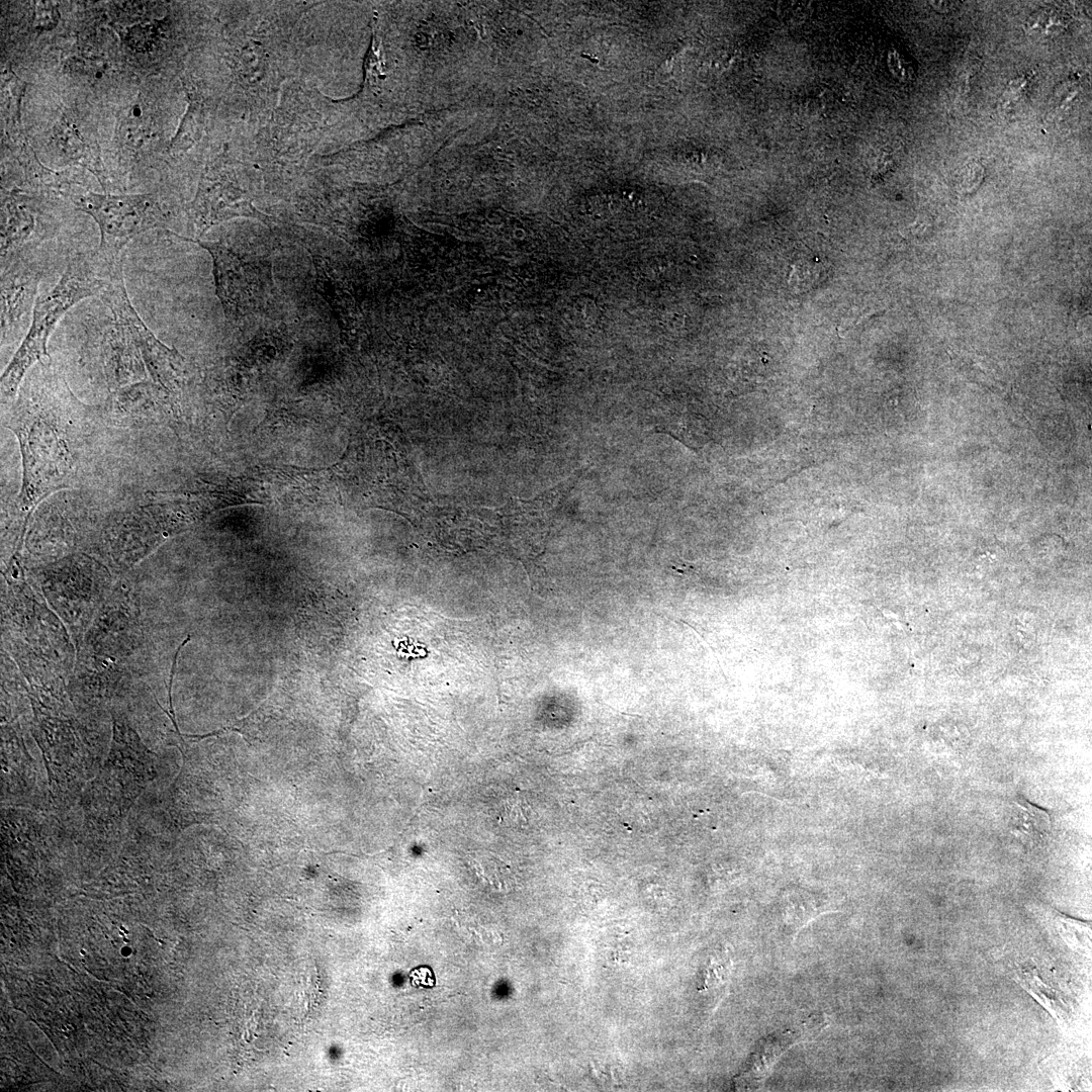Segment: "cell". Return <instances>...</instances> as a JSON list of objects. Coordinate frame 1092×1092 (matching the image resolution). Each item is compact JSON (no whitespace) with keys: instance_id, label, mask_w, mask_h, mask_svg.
I'll list each match as a JSON object with an SVG mask.
<instances>
[{"instance_id":"cell-1","label":"cell","mask_w":1092,"mask_h":1092,"mask_svg":"<svg viewBox=\"0 0 1092 1092\" xmlns=\"http://www.w3.org/2000/svg\"><path fill=\"white\" fill-rule=\"evenodd\" d=\"M91 413L42 361L23 382L8 424L22 455V510L73 484L85 433L80 420Z\"/></svg>"},{"instance_id":"cell-2","label":"cell","mask_w":1092,"mask_h":1092,"mask_svg":"<svg viewBox=\"0 0 1092 1092\" xmlns=\"http://www.w3.org/2000/svg\"><path fill=\"white\" fill-rule=\"evenodd\" d=\"M110 265L96 252L92 256H76L57 285L35 299L28 332L1 376L2 401L12 400L28 369L49 356L48 341L69 308L86 297L100 294Z\"/></svg>"},{"instance_id":"cell-3","label":"cell","mask_w":1092,"mask_h":1092,"mask_svg":"<svg viewBox=\"0 0 1092 1092\" xmlns=\"http://www.w3.org/2000/svg\"><path fill=\"white\" fill-rule=\"evenodd\" d=\"M77 209L91 215L100 230L96 251L107 263L120 259L123 248L134 237L163 223L158 199L151 194L105 195L87 193L72 198Z\"/></svg>"},{"instance_id":"cell-4","label":"cell","mask_w":1092,"mask_h":1092,"mask_svg":"<svg viewBox=\"0 0 1092 1092\" xmlns=\"http://www.w3.org/2000/svg\"><path fill=\"white\" fill-rule=\"evenodd\" d=\"M122 259L110 265L99 296L110 309L113 325L139 350L152 381L173 394L182 374L183 357L159 341L139 316L125 290Z\"/></svg>"},{"instance_id":"cell-5","label":"cell","mask_w":1092,"mask_h":1092,"mask_svg":"<svg viewBox=\"0 0 1092 1092\" xmlns=\"http://www.w3.org/2000/svg\"><path fill=\"white\" fill-rule=\"evenodd\" d=\"M175 236L199 245L211 256L216 295L229 320H238L256 306L263 289L256 265L222 242Z\"/></svg>"},{"instance_id":"cell-6","label":"cell","mask_w":1092,"mask_h":1092,"mask_svg":"<svg viewBox=\"0 0 1092 1092\" xmlns=\"http://www.w3.org/2000/svg\"><path fill=\"white\" fill-rule=\"evenodd\" d=\"M40 275L36 266L29 264L24 256L1 264L2 341L24 330Z\"/></svg>"},{"instance_id":"cell-7","label":"cell","mask_w":1092,"mask_h":1092,"mask_svg":"<svg viewBox=\"0 0 1092 1092\" xmlns=\"http://www.w3.org/2000/svg\"><path fill=\"white\" fill-rule=\"evenodd\" d=\"M101 353L112 391L146 381L148 370L139 350L114 325L104 335Z\"/></svg>"},{"instance_id":"cell-8","label":"cell","mask_w":1092,"mask_h":1092,"mask_svg":"<svg viewBox=\"0 0 1092 1092\" xmlns=\"http://www.w3.org/2000/svg\"><path fill=\"white\" fill-rule=\"evenodd\" d=\"M193 209L198 236H202L212 224L232 216L255 214L252 206L236 189L225 182L209 179L201 182Z\"/></svg>"},{"instance_id":"cell-9","label":"cell","mask_w":1092,"mask_h":1092,"mask_svg":"<svg viewBox=\"0 0 1092 1092\" xmlns=\"http://www.w3.org/2000/svg\"><path fill=\"white\" fill-rule=\"evenodd\" d=\"M1 264L28 252L35 233V216L28 200L11 194L2 203Z\"/></svg>"},{"instance_id":"cell-10","label":"cell","mask_w":1092,"mask_h":1092,"mask_svg":"<svg viewBox=\"0 0 1092 1092\" xmlns=\"http://www.w3.org/2000/svg\"><path fill=\"white\" fill-rule=\"evenodd\" d=\"M1052 817L1048 810L1017 796L1012 802L1009 815L1011 834L1022 845L1044 844L1052 833Z\"/></svg>"},{"instance_id":"cell-11","label":"cell","mask_w":1092,"mask_h":1092,"mask_svg":"<svg viewBox=\"0 0 1092 1092\" xmlns=\"http://www.w3.org/2000/svg\"><path fill=\"white\" fill-rule=\"evenodd\" d=\"M311 258L315 270V290L336 313L341 330L346 331L352 317L351 295L327 260L317 255Z\"/></svg>"},{"instance_id":"cell-12","label":"cell","mask_w":1092,"mask_h":1092,"mask_svg":"<svg viewBox=\"0 0 1092 1092\" xmlns=\"http://www.w3.org/2000/svg\"><path fill=\"white\" fill-rule=\"evenodd\" d=\"M1018 980L1024 987L1057 1020L1064 1021L1068 1017V1008L1058 993L1045 985L1033 971H1022Z\"/></svg>"},{"instance_id":"cell-13","label":"cell","mask_w":1092,"mask_h":1092,"mask_svg":"<svg viewBox=\"0 0 1092 1092\" xmlns=\"http://www.w3.org/2000/svg\"><path fill=\"white\" fill-rule=\"evenodd\" d=\"M1069 22V16L1062 11L1043 9L1030 15L1024 27L1029 34L1051 36L1062 32Z\"/></svg>"},{"instance_id":"cell-14","label":"cell","mask_w":1092,"mask_h":1092,"mask_svg":"<svg viewBox=\"0 0 1092 1092\" xmlns=\"http://www.w3.org/2000/svg\"><path fill=\"white\" fill-rule=\"evenodd\" d=\"M140 102L127 108L120 125V134L124 143L131 148H139L147 135L149 122Z\"/></svg>"},{"instance_id":"cell-15","label":"cell","mask_w":1092,"mask_h":1092,"mask_svg":"<svg viewBox=\"0 0 1092 1092\" xmlns=\"http://www.w3.org/2000/svg\"><path fill=\"white\" fill-rule=\"evenodd\" d=\"M59 19V12L52 2H37L34 13V26L38 29H51Z\"/></svg>"},{"instance_id":"cell-16","label":"cell","mask_w":1092,"mask_h":1092,"mask_svg":"<svg viewBox=\"0 0 1092 1092\" xmlns=\"http://www.w3.org/2000/svg\"><path fill=\"white\" fill-rule=\"evenodd\" d=\"M1032 76L1030 74H1026L1011 80L1003 95L1005 103L1015 102L1022 98L1029 86L1028 84Z\"/></svg>"},{"instance_id":"cell-17","label":"cell","mask_w":1092,"mask_h":1092,"mask_svg":"<svg viewBox=\"0 0 1092 1092\" xmlns=\"http://www.w3.org/2000/svg\"><path fill=\"white\" fill-rule=\"evenodd\" d=\"M958 175L960 185L966 189L974 188L982 179L984 169L977 162H972L962 168Z\"/></svg>"}]
</instances>
